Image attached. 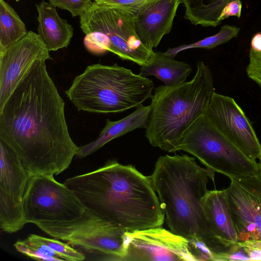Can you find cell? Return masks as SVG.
Masks as SVG:
<instances>
[{"instance_id": "24", "label": "cell", "mask_w": 261, "mask_h": 261, "mask_svg": "<svg viewBox=\"0 0 261 261\" xmlns=\"http://www.w3.org/2000/svg\"><path fill=\"white\" fill-rule=\"evenodd\" d=\"M14 246L19 252L35 259L58 261L63 260L49 247L34 243L27 238L17 241Z\"/></svg>"}, {"instance_id": "28", "label": "cell", "mask_w": 261, "mask_h": 261, "mask_svg": "<svg viewBox=\"0 0 261 261\" xmlns=\"http://www.w3.org/2000/svg\"><path fill=\"white\" fill-rule=\"evenodd\" d=\"M246 71L249 77L261 88V52L250 49L249 62Z\"/></svg>"}, {"instance_id": "20", "label": "cell", "mask_w": 261, "mask_h": 261, "mask_svg": "<svg viewBox=\"0 0 261 261\" xmlns=\"http://www.w3.org/2000/svg\"><path fill=\"white\" fill-rule=\"evenodd\" d=\"M232 0H180L185 9L184 17L195 25L216 27L224 7Z\"/></svg>"}, {"instance_id": "18", "label": "cell", "mask_w": 261, "mask_h": 261, "mask_svg": "<svg viewBox=\"0 0 261 261\" xmlns=\"http://www.w3.org/2000/svg\"><path fill=\"white\" fill-rule=\"evenodd\" d=\"M38 34L49 51L67 47L73 34V28L65 19L62 18L56 8L49 3L41 1L36 5Z\"/></svg>"}, {"instance_id": "29", "label": "cell", "mask_w": 261, "mask_h": 261, "mask_svg": "<svg viewBox=\"0 0 261 261\" xmlns=\"http://www.w3.org/2000/svg\"><path fill=\"white\" fill-rule=\"evenodd\" d=\"M242 4L241 0H232L229 2L222 10L219 18V22L230 17L236 16L240 18L241 15Z\"/></svg>"}, {"instance_id": "14", "label": "cell", "mask_w": 261, "mask_h": 261, "mask_svg": "<svg viewBox=\"0 0 261 261\" xmlns=\"http://www.w3.org/2000/svg\"><path fill=\"white\" fill-rule=\"evenodd\" d=\"M51 59L43 40L33 31L0 49V109L36 61Z\"/></svg>"}, {"instance_id": "15", "label": "cell", "mask_w": 261, "mask_h": 261, "mask_svg": "<svg viewBox=\"0 0 261 261\" xmlns=\"http://www.w3.org/2000/svg\"><path fill=\"white\" fill-rule=\"evenodd\" d=\"M180 4V0H156L136 15V32L146 47L153 50L164 36L170 32Z\"/></svg>"}, {"instance_id": "22", "label": "cell", "mask_w": 261, "mask_h": 261, "mask_svg": "<svg viewBox=\"0 0 261 261\" xmlns=\"http://www.w3.org/2000/svg\"><path fill=\"white\" fill-rule=\"evenodd\" d=\"M240 28L234 25L225 24L221 27L220 30L216 34L189 44L181 45L169 48L164 52L167 56L174 57L180 51L195 48L212 49L220 44L229 41L237 37Z\"/></svg>"}, {"instance_id": "2", "label": "cell", "mask_w": 261, "mask_h": 261, "mask_svg": "<svg viewBox=\"0 0 261 261\" xmlns=\"http://www.w3.org/2000/svg\"><path fill=\"white\" fill-rule=\"evenodd\" d=\"M64 184L85 207L126 232L161 227L165 214L150 176L132 165L109 160L94 171L72 176Z\"/></svg>"}, {"instance_id": "27", "label": "cell", "mask_w": 261, "mask_h": 261, "mask_svg": "<svg viewBox=\"0 0 261 261\" xmlns=\"http://www.w3.org/2000/svg\"><path fill=\"white\" fill-rule=\"evenodd\" d=\"M84 43L86 49L95 55H101L108 51L107 41L101 33L92 32L86 34Z\"/></svg>"}, {"instance_id": "10", "label": "cell", "mask_w": 261, "mask_h": 261, "mask_svg": "<svg viewBox=\"0 0 261 261\" xmlns=\"http://www.w3.org/2000/svg\"><path fill=\"white\" fill-rule=\"evenodd\" d=\"M230 180L224 190L238 242L261 249V171Z\"/></svg>"}, {"instance_id": "26", "label": "cell", "mask_w": 261, "mask_h": 261, "mask_svg": "<svg viewBox=\"0 0 261 261\" xmlns=\"http://www.w3.org/2000/svg\"><path fill=\"white\" fill-rule=\"evenodd\" d=\"M156 0H95L116 7L136 15L145 7Z\"/></svg>"}, {"instance_id": "13", "label": "cell", "mask_w": 261, "mask_h": 261, "mask_svg": "<svg viewBox=\"0 0 261 261\" xmlns=\"http://www.w3.org/2000/svg\"><path fill=\"white\" fill-rule=\"evenodd\" d=\"M204 114L248 158L259 160L261 144L249 119L233 98L214 92Z\"/></svg>"}, {"instance_id": "32", "label": "cell", "mask_w": 261, "mask_h": 261, "mask_svg": "<svg viewBox=\"0 0 261 261\" xmlns=\"http://www.w3.org/2000/svg\"><path fill=\"white\" fill-rule=\"evenodd\" d=\"M259 162L258 163L259 166V170L261 171V158L259 159Z\"/></svg>"}, {"instance_id": "16", "label": "cell", "mask_w": 261, "mask_h": 261, "mask_svg": "<svg viewBox=\"0 0 261 261\" xmlns=\"http://www.w3.org/2000/svg\"><path fill=\"white\" fill-rule=\"evenodd\" d=\"M202 204L214 234L225 245L233 250L238 244L237 235L224 189L208 190L202 199Z\"/></svg>"}, {"instance_id": "1", "label": "cell", "mask_w": 261, "mask_h": 261, "mask_svg": "<svg viewBox=\"0 0 261 261\" xmlns=\"http://www.w3.org/2000/svg\"><path fill=\"white\" fill-rule=\"evenodd\" d=\"M45 61L34 63L0 109V140L32 175L60 174L79 149Z\"/></svg>"}, {"instance_id": "7", "label": "cell", "mask_w": 261, "mask_h": 261, "mask_svg": "<svg viewBox=\"0 0 261 261\" xmlns=\"http://www.w3.org/2000/svg\"><path fill=\"white\" fill-rule=\"evenodd\" d=\"M135 17L125 10L94 1L80 16V27L85 35L92 32L103 34L108 42V51L141 67L151 62L155 52L139 39Z\"/></svg>"}, {"instance_id": "17", "label": "cell", "mask_w": 261, "mask_h": 261, "mask_svg": "<svg viewBox=\"0 0 261 261\" xmlns=\"http://www.w3.org/2000/svg\"><path fill=\"white\" fill-rule=\"evenodd\" d=\"M151 106L142 104L136 107L134 112L116 121L107 119L106 124L96 139L86 145L79 147L75 156L83 159L92 154L114 139L137 128L147 127Z\"/></svg>"}, {"instance_id": "23", "label": "cell", "mask_w": 261, "mask_h": 261, "mask_svg": "<svg viewBox=\"0 0 261 261\" xmlns=\"http://www.w3.org/2000/svg\"><path fill=\"white\" fill-rule=\"evenodd\" d=\"M27 239L34 243L49 247L63 260L81 261L85 259V255L83 253L62 242L34 234L30 235Z\"/></svg>"}, {"instance_id": "8", "label": "cell", "mask_w": 261, "mask_h": 261, "mask_svg": "<svg viewBox=\"0 0 261 261\" xmlns=\"http://www.w3.org/2000/svg\"><path fill=\"white\" fill-rule=\"evenodd\" d=\"M37 226L53 238L99 257L98 260L123 261L125 231L105 221L86 208L80 219L40 223Z\"/></svg>"}, {"instance_id": "19", "label": "cell", "mask_w": 261, "mask_h": 261, "mask_svg": "<svg viewBox=\"0 0 261 261\" xmlns=\"http://www.w3.org/2000/svg\"><path fill=\"white\" fill-rule=\"evenodd\" d=\"M192 71L190 65L175 60L173 57L164 52H155L151 62L141 66L140 74L144 76H154L167 87H172L186 82Z\"/></svg>"}, {"instance_id": "25", "label": "cell", "mask_w": 261, "mask_h": 261, "mask_svg": "<svg viewBox=\"0 0 261 261\" xmlns=\"http://www.w3.org/2000/svg\"><path fill=\"white\" fill-rule=\"evenodd\" d=\"M95 0H49V3L61 9L66 10L73 17L83 14Z\"/></svg>"}, {"instance_id": "3", "label": "cell", "mask_w": 261, "mask_h": 261, "mask_svg": "<svg viewBox=\"0 0 261 261\" xmlns=\"http://www.w3.org/2000/svg\"><path fill=\"white\" fill-rule=\"evenodd\" d=\"M214 175L199 166L195 158L175 154L159 157L150 177L170 231L203 243L216 261L222 260L231 250L212 231L202 204L208 178L214 180Z\"/></svg>"}, {"instance_id": "33", "label": "cell", "mask_w": 261, "mask_h": 261, "mask_svg": "<svg viewBox=\"0 0 261 261\" xmlns=\"http://www.w3.org/2000/svg\"><path fill=\"white\" fill-rule=\"evenodd\" d=\"M15 1H16V2H18V1H19V0H15Z\"/></svg>"}, {"instance_id": "5", "label": "cell", "mask_w": 261, "mask_h": 261, "mask_svg": "<svg viewBox=\"0 0 261 261\" xmlns=\"http://www.w3.org/2000/svg\"><path fill=\"white\" fill-rule=\"evenodd\" d=\"M152 81L115 63L89 65L65 91L78 111L122 112L151 98Z\"/></svg>"}, {"instance_id": "11", "label": "cell", "mask_w": 261, "mask_h": 261, "mask_svg": "<svg viewBox=\"0 0 261 261\" xmlns=\"http://www.w3.org/2000/svg\"><path fill=\"white\" fill-rule=\"evenodd\" d=\"M32 176L0 140V227L3 231L15 232L27 223L23 202Z\"/></svg>"}, {"instance_id": "12", "label": "cell", "mask_w": 261, "mask_h": 261, "mask_svg": "<svg viewBox=\"0 0 261 261\" xmlns=\"http://www.w3.org/2000/svg\"><path fill=\"white\" fill-rule=\"evenodd\" d=\"M123 261H196L189 241L161 227L124 232Z\"/></svg>"}, {"instance_id": "9", "label": "cell", "mask_w": 261, "mask_h": 261, "mask_svg": "<svg viewBox=\"0 0 261 261\" xmlns=\"http://www.w3.org/2000/svg\"><path fill=\"white\" fill-rule=\"evenodd\" d=\"M23 211L27 223L37 225L79 219L86 208L74 193L54 175L39 174L31 177Z\"/></svg>"}, {"instance_id": "31", "label": "cell", "mask_w": 261, "mask_h": 261, "mask_svg": "<svg viewBox=\"0 0 261 261\" xmlns=\"http://www.w3.org/2000/svg\"><path fill=\"white\" fill-rule=\"evenodd\" d=\"M251 48L255 51L261 52V33H256L251 40Z\"/></svg>"}, {"instance_id": "30", "label": "cell", "mask_w": 261, "mask_h": 261, "mask_svg": "<svg viewBox=\"0 0 261 261\" xmlns=\"http://www.w3.org/2000/svg\"><path fill=\"white\" fill-rule=\"evenodd\" d=\"M224 260H251V259L238 242L236 247L224 256L223 261Z\"/></svg>"}, {"instance_id": "4", "label": "cell", "mask_w": 261, "mask_h": 261, "mask_svg": "<svg viewBox=\"0 0 261 261\" xmlns=\"http://www.w3.org/2000/svg\"><path fill=\"white\" fill-rule=\"evenodd\" d=\"M145 137L153 147L178 151L186 131L207 108L214 92L208 66L198 62L193 79L184 83L154 88Z\"/></svg>"}, {"instance_id": "6", "label": "cell", "mask_w": 261, "mask_h": 261, "mask_svg": "<svg viewBox=\"0 0 261 261\" xmlns=\"http://www.w3.org/2000/svg\"><path fill=\"white\" fill-rule=\"evenodd\" d=\"M178 150L194 155L206 168L230 179L252 175L259 171L256 161L248 158L204 114L186 131Z\"/></svg>"}, {"instance_id": "21", "label": "cell", "mask_w": 261, "mask_h": 261, "mask_svg": "<svg viewBox=\"0 0 261 261\" xmlns=\"http://www.w3.org/2000/svg\"><path fill=\"white\" fill-rule=\"evenodd\" d=\"M28 32L15 10L5 0H0V49L16 42Z\"/></svg>"}]
</instances>
